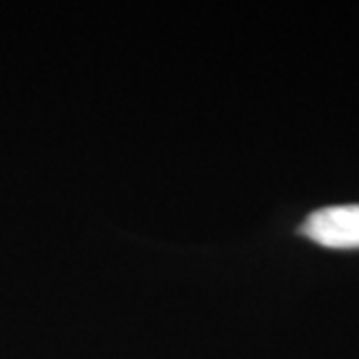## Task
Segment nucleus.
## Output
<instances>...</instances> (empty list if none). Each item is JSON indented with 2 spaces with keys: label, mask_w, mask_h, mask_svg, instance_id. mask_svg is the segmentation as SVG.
I'll use <instances>...</instances> for the list:
<instances>
[{
  "label": "nucleus",
  "mask_w": 359,
  "mask_h": 359,
  "mask_svg": "<svg viewBox=\"0 0 359 359\" xmlns=\"http://www.w3.org/2000/svg\"><path fill=\"white\" fill-rule=\"evenodd\" d=\"M306 238L332 250H359V205L315 210L299 229Z\"/></svg>",
  "instance_id": "f257e3e1"
}]
</instances>
